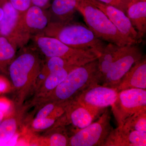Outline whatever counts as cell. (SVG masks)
<instances>
[{
	"mask_svg": "<svg viewBox=\"0 0 146 146\" xmlns=\"http://www.w3.org/2000/svg\"><path fill=\"white\" fill-rule=\"evenodd\" d=\"M43 34L56 38L72 48L92 51L100 54L107 44L88 27L70 22H50Z\"/></svg>",
	"mask_w": 146,
	"mask_h": 146,
	"instance_id": "6da1fadb",
	"label": "cell"
},
{
	"mask_svg": "<svg viewBox=\"0 0 146 146\" xmlns=\"http://www.w3.org/2000/svg\"><path fill=\"white\" fill-rule=\"evenodd\" d=\"M97 83L100 84L98 58L72 70L52 91L54 101L59 104L70 101L86 88Z\"/></svg>",
	"mask_w": 146,
	"mask_h": 146,
	"instance_id": "7a4b0ae2",
	"label": "cell"
},
{
	"mask_svg": "<svg viewBox=\"0 0 146 146\" xmlns=\"http://www.w3.org/2000/svg\"><path fill=\"white\" fill-rule=\"evenodd\" d=\"M77 11L82 15L88 27L101 40L119 46L136 44L122 34L105 13L88 0H79Z\"/></svg>",
	"mask_w": 146,
	"mask_h": 146,
	"instance_id": "3957f363",
	"label": "cell"
},
{
	"mask_svg": "<svg viewBox=\"0 0 146 146\" xmlns=\"http://www.w3.org/2000/svg\"><path fill=\"white\" fill-rule=\"evenodd\" d=\"M34 36L36 46L48 58L58 57L68 60L93 61L98 59L100 55L92 51L72 48L56 38L46 36L43 33Z\"/></svg>",
	"mask_w": 146,
	"mask_h": 146,
	"instance_id": "277c9868",
	"label": "cell"
},
{
	"mask_svg": "<svg viewBox=\"0 0 146 146\" xmlns=\"http://www.w3.org/2000/svg\"><path fill=\"white\" fill-rule=\"evenodd\" d=\"M110 120V111L107 108L96 121L73 134L69 146H104L113 129Z\"/></svg>",
	"mask_w": 146,
	"mask_h": 146,
	"instance_id": "5b68a950",
	"label": "cell"
},
{
	"mask_svg": "<svg viewBox=\"0 0 146 146\" xmlns=\"http://www.w3.org/2000/svg\"><path fill=\"white\" fill-rule=\"evenodd\" d=\"M41 63L35 52L31 49L25 48L12 60L9 67V75L14 86L21 89L36 77L40 72Z\"/></svg>",
	"mask_w": 146,
	"mask_h": 146,
	"instance_id": "8992f818",
	"label": "cell"
},
{
	"mask_svg": "<svg viewBox=\"0 0 146 146\" xmlns=\"http://www.w3.org/2000/svg\"><path fill=\"white\" fill-rule=\"evenodd\" d=\"M111 108L118 126H122L129 117L146 108V89L133 88L119 91Z\"/></svg>",
	"mask_w": 146,
	"mask_h": 146,
	"instance_id": "52a82bcc",
	"label": "cell"
},
{
	"mask_svg": "<svg viewBox=\"0 0 146 146\" xmlns=\"http://www.w3.org/2000/svg\"><path fill=\"white\" fill-rule=\"evenodd\" d=\"M3 16L0 21V34L8 38L16 48L22 47L30 38L24 31L21 23L22 14L8 0H0Z\"/></svg>",
	"mask_w": 146,
	"mask_h": 146,
	"instance_id": "ba28073f",
	"label": "cell"
},
{
	"mask_svg": "<svg viewBox=\"0 0 146 146\" xmlns=\"http://www.w3.org/2000/svg\"><path fill=\"white\" fill-rule=\"evenodd\" d=\"M143 57L142 51L138 46L126 45L112 64L101 84L117 89L126 74Z\"/></svg>",
	"mask_w": 146,
	"mask_h": 146,
	"instance_id": "9c48e42d",
	"label": "cell"
},
{
	"mask_svg": "<svg viewBox=\"0 0 146 146\" xmlns=\"http://www.w3.org/2000/svg\"><path fill=\"white\" fill-rule=\"evenodd\" d=\"M118 94L117 89L97 83L84 90L75 100L92 109L104 110L112 107Z\"/></svg>",
	"mask_w": 146,
	"mask_h": 146,
	"instance_id": "30bf717a",
	"label": "cell"
},
{
	"mask_svg": "<svg viewBox=\"0 0 146 146\" xmlns=\"http://www.w3.org/2000/svg\"><path fill=\"white\" fill-rule=\"evenodd\" d=\"M64 110V124L68 122L72 125L74 128L73 134L93 122L104 110L92 109L75 99L65 104Z\"/></svg>",
	"mask_w": 146,
	"mask_h": 146,
	"instance_id": "8fae6325",
	"label": "cell"
},
{
	"mask_svg": "<svg viewBox=\"0 0 146 146\" xmlns=\"http://www.w3.org/2000/svg\"><path fill=\"white\" fill-rule=\"evenodd\" d=\"M88 1L103 11L124 36L130 39L135 44L138 43L139 40L137 32L125 13L116 7L98 0Z\"/></svg>",
	"mask_w": 146,
	"mask_h": 146,
	"instance_id": "7c38bea8",
	"label": "cell"
},
{
	"mask_svg": "<svg viewBox=\"0 0 146 146\" xmlns=\"http://www.w3.org/2000/svg\"><path fill=\"white\" fill-rule=\"evenodd\" d=\"M49 20L44 9L31 5L22 14L21 23L26 34L30 38L31 35L43 33L50 23Z\"/></svg>",
	"mask_w": 146,
	"mask_h": 146,
	"instance_id": "4fadbf2b",
	"label": "cell"
},
{
	"mask_svg": "<svg viewBox=\"0 0 146 146\" xmlns=\"http://www.w3.org/2000/svg\"><path fill=\"white\" fill-rule=\"evenodd\" d=\"M146 133L121 126L112 129L104 146H146Z\"/></svg>",
	"mask_w": 146,
	"mask_h": 146,
	"instance_id": "5bb4252c",
	"label": "cell"
},
{
	"mask_svg": "<svg viewBox=\"0 0 146 146\" xmlns=\"http://www.w3.org/2000/svg\"><path fill=\"white\" fill-rule=\"evenodd\" d=\"M146 89L145 57L136 62L123 77L117 88L118 92L129 89Z\"/></svg>",
	"mask_w": 146,
	"mask_h": 146,
	"instance_id": "9a60e30c",
	"label": "cell"
},
{
	"mask_svg": "<svg viewBox=\"0 0 146 146\" xmlns=\"http://www.w3.org/2000/svg\"><path fill=\"white\" fill-rule=\"evenodd\" d=\"M126 15L137 32L138 40L141 41L146 33V0H132Z\"/></svg>",
	"mask_w": 146,
	"mask_h": 146,
	"instance_id": "2e32d148",
	"label": "cell"
},
{
	"mask_svg": "<svg viewBox=\"0 0 146 146\" xmlns=\"http://www.w3.org/2000/svg\"><path fill=\"white\" fill-rule=\"evenodd\" d=\"M125 46H119L112 43H108L101 53L100 55L98 58L100 84L112 64L124 49Z\"/></svg>",
	"mask_w": 146,
	"mask_h": 146,
	"instance_id": "e0dca14e",
	"label": "cell"
},
{
	"mask_svg": "<svg viewBox=\"0 0 146 146\" xmlns=\"http://www.w3.org/2000/svg\"><path fill=\"white\" fill-rule=\"evenodd\" d=\"M79 0H54L51 6V12L57 19L54 22H70L77 10Z\"/></svg>",
	"mask_w": 146,
	"mask_h": 146,
	"instance_id": "ac0fdd59",
	"label": "cell"
},
{
	"mask_svg": "<svg viewBox=\"0 0 146 146\" xmlns=\"http://www.w3.org/2000/svg\"><path fill=\"white\" fill-rule=\"evenodd\" d=\"M16 49L8 38L0 34V71L6 72L15 57Z\"/></svg>",
	"mask_w": 146,
	"mask_h": 146,
	"instance_id": "d6986e66",
	"label": "cell"
},
{
	"mask_svg": "<svg viewBox=\"0 0 146 146\" xmlns=\"http://www.w3.org/2000/svg\"><path fill=\"white\" fill-rule=\"evenodd\" d=\"M121 127L128 130L146 133V108L129 117Z\"/></svg>",
	"mask_w": 146,
	"mask_h": 146,
	"instance_id": "ffe728a7",
	"label": "cell"
},
{
	"mask_svg": "<svg viewBox=\"0 0 146 146\" xmlns=\"http://www.w3.org/2000/svg\"><path fill=\"white\" fill-rule=\"evenodd\" d=\"M76 68L77 67H68L49 73L45 81L46 89L52 91L65 79L68 74Z\"/></svg>",
	"mask_w": 146,
	"mask_h": 146,
	"instance_id": "44dd1931",
	"label": "cell"
},
{
	"mask_svg": "<svg viewBox=\"0 0 146 146\" xmlns=\"http://www.w3.org/2000/svg\"><path fill=\"white\" fill-rule=\"evenodd\" d=\"M17 124L15 119L9 118L0 125V146L7 145L16 133Z\"/></svg>",
	"mask_w": 146,
	"mask_h": 146,
	"instance_id": "7402d4cb",
	"label": "cell"
},
{
	"mask_svg": "<svg viewBox=\"0 0 146 146\" xmlns=\"http://www.w3.org/2000/svg\"><path fill=\"white\" fill-rule=\"evenodd\" d=\"M60 131L53 133L49 140L50 145L51 146H66L69 145L70 138L65 133Z\"/></svg>",
	"mask_w": 146,
	"mask_h": 146,
	"instance_id": "603a6c76",
	"label": "cell"
},
{
	"mask_svg": "<svg viewBox=\"0 0 146 146\" xmlns=\"http://www.w3.org/2000/svg\"><path fill=\"white\" fill-rule=\"evenodd\" d=\"M101 2L118 8L126 14L129 4L132 0H98Z\"/></svg>",
	"mask_w": 146,
	"mask_h": 146,
	"instance_id": "cb8c5ba5",
	"label": "cell"
},
{
	"mask_svg": "<svg viewBox=\"0 0 146 146\" xmlns=\"http://www.w3.org/2000/svg\"><path fill=\"white\" fill-rule=\"evenodd\" d=\"M56 119L54 118L46 117L44 119H35L33 123V126L36 129H46L54 124Z\"/></svg>",
	"mask_w": 146,
	"mask_h": 146,
	"instance_id": "d4e9b609",
	"label": "cell"
},
{
	"mask_svg": "<svg viewBox=\"0 0 146 146\" xmlns=\"http://www.w3.org/2000/svg\"><path fill=\"white\" fill-rule=\"evenodd\" d=\"M16 10L23 14L32 5L31 0H8Z\"/></svg>",
	"mask_w": 146,
	"mask_h": 146,
	"instance_id": "484cf974",
	"label": "cell"
},
{
	"mask_svg": "<svg viewBox=\"0 0 146 146\" xmlns=\"http://www.w3.org/2000/svg\"><path fill=\"white\" fill-rule=\"evenodd\" d=\"M50 0H31L32 5L36 6L42 9L46 8L49 5Z\"/></svg>",
	"mask_w": 146,
	"mask_h": 146,
	"instance_id": "4316f807",
	"label": "cell"
},
{
	"mask_svg": "<svg viewBox=\"0 0 146 146\" xmlns=\"http://www.w3.org/2000/svg\"><path fill=\"white\" fill-rule=\"evenodd\" d=\"M8 108V103L3 100H0V112H2L5 114Z\"/></svg>",
	"mask_w": 146,
	"mask_h": 146,
	"instance_id": "83f0119b",
	"label": "cell"
},
{
	"mask_svg": "<svg viewBox=\"0 0 146 146\" xmlns=\"http://www.w3.org/2000/svg\"><path fill=\"white\" fill-rule=\"evenodd\" d=\"M3 16V11L1 7L0 6V21L1 20Z\"/></svg>",
	"mask_w": 146,
	"mask_h": 146,
	"instance_id": "f1b7e54d",
	"label": "cell"
},
{
	"mask_svg": "<svg viewBox=\"0 0 146 146\" xmlns=\"http://www.w3.org/2000/svg\"><path fill=\"white\" fill-rule=\"evenodd\" d=\"M4 117V114L2 112H0V125L3 121Z\"/></svg>",
	"mask_w": 146,
	"mask_h": 146,
	"instance_id": "f546056e",
	"label": "cell"
}]
</instances>
